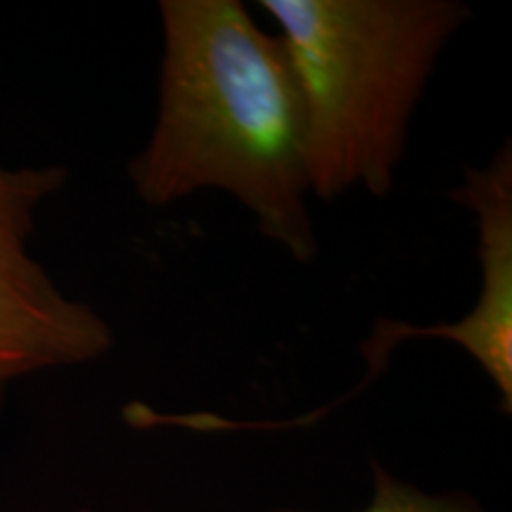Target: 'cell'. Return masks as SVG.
<instances>
[{"mask_svg":"<svg viewBox=\"0 0 512 512\" xmlns=\"http://www.w3.org/2000/svg\"><path fill=\"white\" fill-rule=\"evenodd\" d=\"M159 22L155 124L128 162L138 200L164 209L221 190L266 240L313 264L304 105L283 38L240 0H162Z\"/></svg>","mask_w":512,"mask_h":512,"instance_id":"obj_1","label":"cell"},{"mask_svg":"<svg viewBox=\"0 0 512 512\" xmlns=\"http://www.w3.org/2000/svg\"><path fill=\"white\" fill-rule=\"evenodd\" d=\"M297 76L311 195L387 197L439 57L470 22L458 0H261Z\"/></svg>","mask_w":512,"mask_h":512,"instance_id":"obj_2","label":"cell"},{"mask_svg":"<svg viewBox=\"0 0 512 512\" xmlns=\"http://www.w3.org/2000/svg\"><path fill=\"white\" fill-rule=\"evenodd\" d=\"M64 183L62 166L0 164V408L12 384L100 361L114 347L112 325L69 297L31 249L38 214Z\"/></svg>","mask_w":512,"mask_h":512,"instance_id":"obj_3","label":"cell"},{"mask_svg":"<svg viewBox=\"0 0 512 512\" xmlns=\"http://www.w3.org/2000/svg\"><path fill=\"white\" fill-rule=\"evenodd\" d=\"M358 512H484V508L465 494H427L373 465V498Z\"/></svg>","mask_w":512,"mask_h":512,"instance_id":"obj_4","label":"cell"},{"mask_svg":"<svg viewBox=\"0 0 512 512\" xmlns=\"http://www.w3.org/2000/svg\"><path fill=\"white\" fill-rule=\"evenodd\" d=\"M79 512H91V510H79Z\"/></svg>","mask_w":512,"mask_h":512,"instance_id":"obj_5","label":"cell"}]
</instances>
